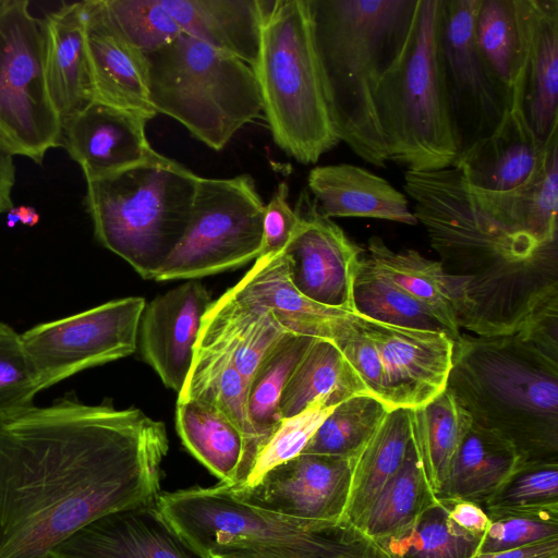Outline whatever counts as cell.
<instances>
[{"instance_id":"cell-1","label":"cell","mask_w":558,"mask_h":558,"mask_svg":"<svg viewBox=\"0 0 558 558\" xmlns=\"http://www.w3.org/2000/svg\"><path fill=\"white\" fill-rule=\"evenodd\" d=\"M165 424L68 393L0 424V558H40L90 521L158 499Z\"/></svg>"},{"instance_id":"cell-2","label":"cell","mask_w":558,"mask_h":558,"mask_svg":"<svg viewBox=\"0 0 558 558\" xmlns=\"http://www.w3.org/2000/svg\"><path fill=\"white\" fill-rule=\"evenodd\" d=\"M413 214L453 278L458 324L474 336L514 333L558 293V240L509 231L476 202L458 167L404 173Z\"/></svg>"},{"instance_id":"cell-3","label":"cell","mask_w":558,"mask_h":558,"mask_svg":"<svg viewBox=\"0 0 558 558\" xmlns=\"http://www.w3.org/2000/svg\"><path fill=\"white\" fill-rule=\"evenodd\" d=\"M420 0H310L328 111L340 142L378 168L389 162L376 92L404 52Z\"/></svg>"},{"instance_id":"cell-4","label":"cell","mask_w":558,"mask_h":558,"mask_svg":"<svg viewBox=\"0 0 558 558\" xmlns=\"http://www.w3.org/2000/svg\"><path fill=\"white\" fill-rule=\"evenodd\" d=\"M446 389L521 464L558 462V363L514 333L453 340Z\"/></svg>"},{"instance_id":"cell-5","label":"cell","mask_w":558,"mask_h":558,"mask_svg":"<svg viewBox=\"0 0 558 558\" xmlns=\"http://www.w3.org/2000/svg\"><path fill=\"white\" fill-rule=\"evenodd\" d=\"M199 175L153 151L86 181L85 206L98 242L144 279L156 275L183 238Z\"/></svg>"},{"instance_id":"cell-6","label":"cell","mask_w":558,"mask_h":558,"mask_svg":"<svg viewBox=\"0 0 558 558\" xmlns=\"http://www.w3.org/2000/svg\"><path fill=\"white\" fill-rule=\"evenodd\" d=\"M276 145L303 165L340 143L323 87L310 0H269L252 68Z\"/></svg>"},{"instance_id":"cell-7","label":"cell","mask_w":558,"mask_h":558,"mask_svg":"<svg viewBox=\"0 0 558 558\" xmlns=\"http://www.w3.org/2000/svg\"><path fill=\"white\" fill-rule=\"evenodd\" d=\"M440 11L441 0H420L408 47L376 92L388 160L405 171L449 168L458 156L440 57Z\"/></svg>"},{"instance_id":"cell-8","label":"cell","mask_w":558,"mask_h":558,"mask_svg":"<svg viewBox=\"0 0 558 558\" xmlns=\"http://www.w3.org/2000/svg\"><path fill=\"white\" fill-rule=\"evenodd\" d=\"M146 57L156 113L173 118L209 148L223 149L264 116L255 73L239 58L185 32Z\"/></svg>"},{"instance_id":"cell-9","label":"cell","mask_w":558,"mask_h":558,"mask_svg":"<svg viewBox=\"0 0 558 558\" xmlns=\"http://www.w3.org/2000/svg\"><path fill=\"white\" fill-rule=\"evenodd\" d=\"M44 19L27 0H0V148L40 163L62 145L45 75Z\"/></svg>"},{"instance_id":"cell-10","label":"cell","mask_w":558,"mask_h":558,"mask_svg":"<svg viewBox=\"0 0 558 558\" xmlns=\"http://www.w3.org/2000/svg\"><path fill=\"white\" fill-rule=\"evenodd\" d=\"M264 206L248 174L199 177L186 231L154 280H195L257 259Z\"/></svg>"},{"instance_id":"cell-11","label":"cell","mask_w":558,"mask_h":558,"mask_svg":"<svg viewBox=\"0 0 558 558\" xmlns=\"http://www.w3.org/2000/svg\"><path fill=\"white\" fill-rule=\"evenodd\" d=\"M480 2L441 0L439 46L457 159L493 134L511 107L509 93L492 72L475 40Z\"/></svg>"},{"instance_id":"cell-12","label":"cell","mask_w":558,"mask_h":558,"mask_svg":"<svg viewBox=\"0 0 558 558\" xmlns=\"http://www.w3.org/2000/svg\"><path fill=\"white\" fill-rule=\"evenodd\" d=\"M145 306L141 296L118 299L22 333L41 388L132 354Z\"/></svg>"},{"instance_id":"cell-13","label":"cell","mask_w":558,"mask_h":558,"mask_svg":"<svg viewBox=\"0 0 558 558\" xmlns=\"http://www.w3.org/2000/svg\"><path fill=\"white\" fill-rule=\"evenodd\" d=\"M165 515L204 553L248 545H288L324 521L288 518L253 507L223 484L160 493Z\"/></svg>"},{"instance_id":"cell-14","label":"cell","mask_w":558,"mask_h":558,"mask_svg":"<svg viewBox=\"0 0 558 558\" xmlns=\"http://www.w3.org/2000/svg\"><path fill=\"white\" fill-rule=\"evenodd\" d=\"M351 474L352 459L300 453L251 486H226L240 500L279 515L338 521L347 507Z\"/></svg>"},{"instance_id":"cell-15","label":"cell","mask_w":558,"mask_h":558,"mask_svg":"<svg viewBox=\"0 0 558 558\" xmlns=\"http://www.w3.org/2000/svg\"><path fill=\"white\" fill-rule=\"evenodd\" d=\"M295 210L300 223L283 252L292 284L316 303L354 312L353 282L363 250L319 213L308 192L302 193Z\"/></svg>"},{"instance_id":"cell-16","label":"cell","mask_w":558,"mask_h":558,"mask_svg":"<svg viewBox=\"0 0 558 558\" xmlns=\"http://www.w3.org/2000/svg\"><path fill=\"white\" fill-rule=\"evenodd\" d=\"M50 558H211L161 511L158 499L106 513L53 547Z\"/></svg>"},{"instance_id":"cell-17","label":"cell","mask_w":558,"mask_h":558,"mask_svg":"<svg viewBox=\"0 0 558 558\" xmlns=\"http://www.w3.org/2000/svg\"><path fill=\"white\" fill-rule=\"evenodd\" d=\"M386 375L389 410L418 408L447 386L453 339L446 332L387 325L359 315Z\"/></svg>"},{"instance_id":"cell-18","label":"cell","mask_w":558,"mask_h":558,"mask_svg":"<svg viewBox=\"0 0 558 558\" xmlns=\"http://www.w3.org/2000/svg\"><path fill=\"white\" fill-rule=\"evenodd\" d=\"M521 69L511 102H519L542 142L558 130V0H514Z\"/></svg>"},{"instance_id":"cell-19","label":"cell","mask_w":558,"mask_h":558,"mask_svg":"<svg viewBox=\"0 0 558 558\" xmlns=\"http://www.w3.org/2000/svg\"><path fill=\"white\" fill-rule=\"evenodd\" d=\"M213 300L190 280L156 296L141 318V351L166 387L180 392L190 373L204 317Z\"/></svg>"},{"instance_id":"cell-20","label":"cell","mask_w":558,"mask_h":558,"mask_svg":"<svg viewBox=\"0 0 558 558\" xmlns=\"http://www.w3.org/2000/svg\"><path fill=\"white\" fill-rule=\"evenodd\" d=\"M93 100L146 120L157 116L149 98L148 61L110 19L104 0L83 1Z\"/></svg>"},{"instance_id":"cell-21","label":"cell","mask_w":558,"mask_h":558,"mask_svg":"<svg viewBox=\"0 0 558 558\" xmlns=\"http://www.w3.org/2000/svg\"><path fill=\"white\" fill-rule=\"evenodd\" d=\"M147 121L92 100L62 123V146L80 165L86 181L101 178L135 165L154 151L146 136Z\"/></svg>"},{"instance_id":"cell-22","label":"cell","mask_w":558,"mask_h":558,"mask_svg":"<svg viewBox=\"0 0 558 558\" xmlns=\"http://www.w3.org/2000/svg\"><path fill=\"white\" fill-rule=\"evenodd\" d=\"M549 137L545 143L539 141L522 106L512 101L497 130L475 143L453 167L462 171L474 190L493 193L519 190L534 180L542 169Z\"/></svg>"},{"instance_id":"cell-23","label":"cell","mask_w":558,"mask_h":558,"mask_svg":"<svg viewBox=\"0 0 558 558\" xmlns=\"http://www.w3.org/2000/svg\"><path fill=\"white\" fill-rule=\"evenodd\" d=\"M229 290L235 299L270 311L289 331L332 342L356 314L322 305L298 291L289 278L283 253L259 256Z\"/></svg>"},{"instance_id":"cell-24","label":"cell","mask_w":558,"mask_h":558,"mask_svg":"<svg viewBox=\"0 0 558 558\" xmlns=\"http://www.w3.org/2000/svg\"><path fill=\"white\" fill-rule=\"evenodd\" d=\"M308 189L326 218H374L414 226L408 197L387 180L349 163L313 168Z\"/></svg>"},{"instance_id":"cell-25","label":"cell","mask_w":558,"mask_h":558,"mask_svg":"<svg viewBox=\"0 0 558 558\" xmlns=\"http://www.w3.org/2000/svg\"><path fill=\"white\" fill-rule=\"evenodd\" d=\"M44 23L46 85L63 123L93 100L83 1L63 3Z\"/></svg>"},{"instance_id":"cell-26","label":"cell","mask_w":558,"mask_h":558,"mask_svg":"<svg viewBox=\"0 0 558 558\" xmlns=\"http://www.w3.org/2000/svg\"><path fill=\"white\" fill-rule=\"evenodd\" d=\"M183 32L252 68L269 0H161Z\"/></svg>"},{"instance_id":"cell-27","label":"cell","mask_w":558,"mask_h":558,"mask_svg":"<svg viewBox=\"0 0 558 558\" xmlns=\"http://www.w3.org/2000/svg\"><path fill=\"white\" fill-rule=\"evenodd\" d=\"M290 332L270 311L240 301L227 290L209 306L199 339L229 353L247 388L263 359Z\"/></svg>"},{"instance_id":"cell-28","label":"cell","mask_w":558,"mask_h":558,"mask_svg":"<svg viewBox=\"0 0 558 558\" xmlns=\"http://www.w3.org/2000/svg\"><path fill=\"white\" fill-rule=\"evenodd\" d=\"M470 189L478 205L509 231L541 245L557 241L558 130L549 137L542 169L527 185L506 193Z\"/></svg>"},{"instance_id":"cell-29","label":"cell","mask_w":558,"mask_h":558,"mask_svg":"<svg viewBox=\"0 0 558 558\" xmlns=\"http://www.w3.org/2000/svg\"><path fill=\"white\" fill-rule=\"evenodd\" d=\"M412 446L408 409H393L352 459V474L342 519L363 529L377 496L402 466Z\"/></svg>"},{"instance_id":"cell-30","label":"cell","mask_w":558,"mask_h":558,"mask_svg":"<svg viewBox=\"0 0 558 558\" xmlns=\"http://www.w3.org/2000/svg\"><path fill=\"white\" fill-rule=\"evenodd\" d=\"M175 426L185 448L220 484L240 486L248 476L247 444L219 410L195 400L177 401Z\"/></svg>"},{"instance_id":"cell-31","label":"cell","mask_w":558,"mask_h":558,"mask_svg":"<svg viewBox=\"0 0 558 558\" xmlns=\"http://www.w3.org/2000/svg\"><path fill=\"white\" fill-rule=\"evenodd\" d=\"M185 400L216 408L242 432L247 444L250 475L263 446L248 417L246 383L228 352L198 338L190 373L178 393L177 401Z\"/></svg>"},{"instance_id":"cell-32","label":"cell","mask_w":558,"mask_h":558,"mask_svg":"<svg viewBox=\"0 0 558 558\" xmlns=\"http://www.w3.org/2000/svg\"><path fill=\"white\" fill-rule=\"evenodd\" d=\"M520 465L517 451L507 440L472 422L436 498L483 506Z\"/></svg>"},{"instance_id":"cell-33","label":"cell","mask_w":558,"mask_h":558,"mask_svg":"<svg viewBox=\"0 0 558 558\" xmlns=\"http://www.w3.org/2000/svg\"><path fill=\"white\" fill-rule=\"evenodd\" d=\"M367 260L416 301L427 307L456 340L461 335L453 279L439 260H432L415 250L393 251L381 238L367 243Z\"/></svg>"},{"instance_id":"cell-34","label":"cell","mask_w":558,"mask_h":558,"mask_svg":"<svg viewBox=\"0 0 558 558\" xmlns=\"http://www.w3.org/2000/svg\"><path fill=\"white\" fill-rule=\"evenodd\" d=\"M365 393L369 395L336 343L315 338L282 390L280 415L281 418L294 416L317 399L337 405Z\"/></svg>"},{"instance_id":"cell-35","label":"cell","mask_w":558,"mask_h":558,"mask_svg":"<svg viewBox=\"0 0 558 558\" xmlns=\"http://www.w3.org/2000/svg\"><path fill=\"white\" fill-rule=\"evenodd\" d=\"M408 410L412 445L437 496L472 418L447 389L429 402Z\"/></svg>"},{"instance_id":"cell-36","label":"cell","mask_w":558,"mask_h":558,"mask_svg":"<svg viewBox=\"0 0 558 558\" xmlns=\"http://www.w3.org/2000/svg\"><path fill=\"white\" fill-rule=\"evenodd\" d=\"M211 558H390L384 548L350 522L324 521L306 537L288 545L226 547Z\"/></svg>"},{"instance_id":"cell-37","label":"cell","mask_w":558,"mask_h":558,"mask_svg":"<svg viewBox=\"0 0 558 558\" xmlns=\"http://www.w3.org/2000/svg\"><path fill=\"white\" fill-rule=\"evenodd\" d=\"M314 339L294 332L286 335L263 359L247 385V413L263 448L282 420V390Z\"/></svg>"},{"instance_id":"cell-38","label":"cell","mask_w":558,"mask_h":558,"mask_svg":"<svg viewBox=\"0 0 558 558\" xmlns=\"http://www.w3.org/2000/svg\"><path fill=\"white\" fill-rule=\"evenodd\" d=\"M436 500L412 445L400 470L374 501L362 531L383 541L408 527Z\"/></svg>"},{"instance_id":"cell-39","label":"cell","mask_w":558,"mask_h":558,"mask_svg":"<svg viewBox=\"0 0 558 558\" xmlns=\"http://www.w3.org/2000/svg\"><path fill=\"white\" fill-rule=\"evenodd\" d=\"M480 542L450 521L447 501L437 498L408 527L377 543L390 558H471Z\"/></svg>"},{"instance_id":"cell-40","label":"cell","mask_w":558,"mask_h":558,"mask_svg":"<svg viewBox=\"0 0 558 558\" xmlns=\"http://www.w3.org/2000/svg\"><path fill=\"white\" fill-rule=\"evenodd\" d=\"M352 295L354 312L360 316L387 325L449 335L427 307L378 274L366 257L356 271Z\"/></svg>"},{"instance_id":"cell-41","label":"cell","mask_w":558,"mask_h":558,"mask_svg":"<svg viewBox=\"0 0 558 558\" xmlns=\"http://www.w3.org/2000/svg\"><path fill=\"white\" fill-rule=\"evenodd\" d=\"M388 411L371 395L350 397L331 410L301 453L353 459Z\"/></svg>"},{"instance_id":"cell-42","label":"cell","mask_w":558,"mask_h":558,"mask_svg":"<svg viewBox=\"0 0 558 558\" xmlns=\"http://www.w3.org/2000/svg\"><path fill=\"white\" fill-rule=\"evenodd\" d=\"M474 28L483 58L511 97L522 60L514 0H481Z\"/></svg>"},{"instance_id":"cell-43","label":"cell","mask_w":558,"mask_h":558,"mask_svg":"<svg viewBox=\"0 0 558 558\" xmlns=\"http://www.w3.org/2000/svg\"><path fill=\"white\" fill-rule=\"evenodd\" d=\"M40 390L43 388L22 335L0 323V424L34 408V399Z\"/></svg>"},{"instance_id":"cell-44","label":"cell","mask_w":558,"mask_h":558,"mask_svg":"<svg viewBox=\"0 0 558 558\" xmlns=\"http://www.w3.org/2000/svg\"><path fill=\"white\" fill-rule=\"evenodd\" d=\"M488 517L558 508V462L521 464L483 505Z\"/></svg>"},{"instance_id":"cell-45","label":"cell","mask_w":558,"mask_h":558,"mask_svg":"<svg viewBox=\"0 0 558 558\" xmlns=\"http://www.w3.org/2000/svg\"><path fill=\"white\" fill-rule=\"evenodd\" d=\"M124 36L145 54L173 41L183 29L161 0H104Z\"/></svg>"},{"instance_id":"cell-46","label":"cell","mask_w":558,"mask_h":558,"mask_svg":"<svg viewBox=\"0 0 558 558\" xmlns=\"http://www.w3.org/2000/svg\"><path fill=\"white\" fill-rule=\"evenodd\" d=\"M335 407L326 399H317L299 414L282 418L259 452L246 482L240 486L255 484L269 469L300 454Z\"/></svg>"},{"instance_id":"cell-47","label":"cell","mask_w":558,"mask_h":558,"mask_svg":"<svg viewBox=\"0 0 558 558\" xmlns=\"http://www.w3.org/2000/svg\"><path fill=\"white\" fill-rule=\"evenodd\" d=\"M477 554L511 550L558 538V508L490 515Z\"/></svg>"},{"instance_id":"cell-48","label":"cell","mask_w":558,"mask_h":558,"mask_svg":"<svg viewBox=\"0 0 558 558\" xmlns=\"http://www.w3.org/2000/svg\"><path fill=\"white\" fill-rule=\"evenodd\" d=\"M368 393L380 400L389 410L386 375L380 355L354 314L342 328L335 341Z\"/></svg>"},{"instance_id":"cell-49","label":"cell","mask_w":558,"mask_h":558,"mask_svg":"<svg viewBox=\"0 0 558 558\" xmlns=\"http://www.w3.org/2000/svg\"><path fill=\"white\" fill-rule=\"evenodd\" d=\"M289 186L278 184L269 202L264 206L262 251L259 256L284 252L300 223V216L288 203Z\"/></svg>"},{"instance_id":"cell-50","label":"cell","mask_w":558,"mask_h":558,"mask_svg":"<svg viewBox=\"0 0 558 558\" xmlns=\"http://www.w3.org/2000/svg\"><path fill=\"white\" fill-rule=\"evenodd\" d=\"M514 335L558 363V293L536 306Z\"/></svg>"},{"instance_id":"cell-51","label":"cell","mask_w":558,"mask_h":558,"mask_svg":"<svg viewBox=\"0 0 558 558\" xmlns=\"http://www.w3.org/2000/svg\"><path fill=\"white\" fill-rule=\"evenodd\" d=\"M448 518L462 532L482 539L490 519L483 506L462 499H447Z\"/></svg>"},{"instance_id":"cell-52","label":"cell","mask_w":558,"mask_h":558,"mask_svg":"<svg viewBox=\"0 0 558 558\" xmlns=\"http://www.w3.org/2000/svg\"><path fill=\"white\" fill-rule=\"evenodd\" d=\"M471 558H558V538L511 550L476 554Z\"/></svg>"},{"instance_id":"cell-53","label":"cell","mask_w":558,"mask_h":558,"mask_svg":"<svg viewBox=\"0 0 558 558\" xmlns=\"http://www.w3.org/2000/svg\"><path fill=\"white\" fill-rule=\"evenodd\" d=\"M14 183L15 166L13 156L0 148V215L14 207L12 201Z\"/></svg>"},{"instance_id":"cell-54","label":"cell","mask_w":558,"mask_h":558,"mask_svg":"<svg viewBox=\"0 0 558 558\" xmlns=\"http://www.w3.org/2000/svg\"><path fill=\"white\" fill-rule=\"evenodd\" d=\"M15 210L19 221L25 226L33 227L39 221V215L34 207L19 206Z\"/></svg>"},{"instance_id":"cell-55","label":"cell","mask_w":558,"mask_h":558,"mask_svg":"<svg viewBox=\"0 0 558 558\" xmlns=\"http://www.w3.org/2000/svg\"><path fill=\"white\" fill-rule=\"evenodd\" d=\"M19 221L15 207L8 211V226L13 228L15 223Z\"/></svg>"},{"instance_id":"cell-56","label":"cell","mask_w":558,"mask_h":558,"mask_svg":"<svg viewBox=\"0 0 558 558\" xmlns=\"http://www.w3.org/2000/svg\"><path fill=\"white\" fill-rule=\"evenodd\" d=\"M40 558H50V557L47 555V556H44V557H40Z\"/></svg>"}]
</instances>
